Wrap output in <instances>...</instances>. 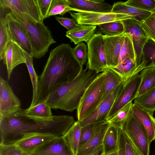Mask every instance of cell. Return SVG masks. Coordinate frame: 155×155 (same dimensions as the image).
<instances>
[{
    "instance_id": "6da1fadb",
    "label": "cell",
    "mask_w": 155,
    "mask_h": 155,
    "mask_svg": "<svg viewBox=\"0 0 155 155\" xmlns=\"http://www.w3.org/2000/svg\"><path fill=\"white\" fill-rule=\"evenodd\" d=\"M75 122L73 117L68 115H54L51 120H42L31 118L19 111L0 115V143L14 144L26 135L36 133L63 137Z\"/></svg>"
},
{
    "instance_id": "7a4b0ae2",
    "label": "cell",
    "mask_w": 155,
    "mask_h": 155,
    "mask_svg": "<svg viewBox=\"0 0 155 155\" xmlns=\"http://www.w3.org/2000/svg\"><path fill=\"white\" fill-rule=\"evenodd\" d=\"M83 68L69 44L63 43L51 50L39 76L37 104L45 102L54 90L74 80Z\"/></svg>"
},
{
    "instance_id": "3957f363",
    "label": "cell",
    "mask_w": 155,
    "mask_h": 155,
    "mask_svg": "<svg viewBox=\"0 0 155 155\" xmlns=\"http://www.w3.org/2000/svg\"><path fill=\"white\" fill-rule=\"evenodd\" d=\"M99 73L87 67L82 69L74 80L60 85L54 90L45 102L54 109L68 112L77 110L85 91Z\"/></svg>"
},
{
    "instance_id": "277c9868",
    "label": "cell",
    "mask_w": 155,
    "mask_h": 155,
    "mask_svg": "<svg viewBox=\"0 0 155 155\" xmlns=\"http://www.w3.org/2000/svg\"><path fill=\"white\" fill-rule=\"evenodd\" d=\"M10 12L26 29L33 57L41 58L48 51L50 45L56 43L51 31L43 22L38 21L28 15L16 11H10Z\"/></svg>"
},
{
    "instance_id": "5b68a950",
    "label": "cell",
    "mask_w": 155,
    "mask_h": 155,
    "mask_svg": "<svg viewBox=\"0 0 155 155\" xmlns=\"http://www.w3.org/2000/svg\"><path fill=\"white\" fill-rule=\"evenodd\" d=\"M105 76L102 72L88 87L77 109L78 120L82 121L93 112L101 102L104 88Z\"/></svg>"
},
{
    "instance_id": "8992f818",
    "label": "cell",
    "mask_w": 155,
    "mask_h": 155,
    "mask_svg": "<svg viewBox=\"0 0 155 155\" xmlns=\"http://www.w3.org/2000/svg\"><path fill=\"white\" fill-rule=\"evenodd\" d=\"M120 129L142 155H149L150 144L147 133L132 110Z\"/></svg>"
},
{
    "instance_id": "52a82bcc",
    "label": "cell",
    "mask_w": 155,
    "mask_h": 155,
    "mask_svg": "<svg viewBox=\"0 0 155 155\" xmlns=\"http://www.w3.org/2000/svg\"><path fill=\"white\" fill-rule=\"evenodd\" d=\"M88 60L87 67L97 73L108 67L105 53L103 35L96 33L87 43Z\"/></svg>"
},
{
    "instance_id": "ba28073f",
    "label": "cell",
    "mask_w": 155,
    "mask_h": 155,
    "mask_svg": "<svg viewBox=\"0 0 155 155\" xmlns=\"http://www.w3.org/2000/svg\"><path fill=\"white\" fill-rule=\"evenodd\" d=\"M71 16L81 25H98L104 23L113 21H122L134 19L132 16L122 14L114 13H98L86 12H68Z\"/></svg>"
},
{
    "instance_id": "9c48e42d",
    "label": "cell",
    "mask_w": 155,
    "mask_h": 155,
    "mask_svg": "<svg viewBox=\"0 0 155 155\" xmlns=\"http://www.w3.org/2000/svg\"><path fill=\"white\" fill-rule=\"evenodd\" d=\"M141 81V77L139 73L125 82L121 91L113 105L106 121L110 120L120 109L136 97Z\"/></svg>"
},
{
    "instance_id": "30bf717a",
    "label": "cell",
    "mask_w": 155,
    "mask_h": 155,
    "mask_svg": "<svg viewBox=\"0 0 155 155\" xmlns=\"http://www.w3.org/2000/svg\"><path fill=\"white\" fill-rule=\"evenodd\" d=\"M125 33L131 37L134 49L137 66L140 64L143 47L149 39L140 25V22L134 19L121 21Z\"/></svg>"
},
{
    "instance_id": "8fae6325",
    "label": "cell",
    "mask_w": 155,
    "mask_h": 155,
    "mask_svg": "<svg viewBox=\"0 0 155 155\" xmlns=\"http://www.w3.org/2000/svg\"><path fill=\"white\" fill-rule=\"evenodd\" d=\"M5 19L12 41L32 56L31 45L25 28L13 17L10 12L5 15Z\"/></svg>"
},
{
    "instance_id": "7c38bea8",
    "label": "cell",
    "mask_w": 155,
    "mask_h": 155,
    "mask_svg": "<svg viewBox=\"0 0 155 155\" xmlns=\"http://www.w3.org/2000/svg\"><path fill=\"white\" fill-rule=\"evenodd\" d=\"M125 82L123 81L115 89L107 96L97 108L80 122L81 127L88 124L106 121L107 116L117 97L121 91Z\"/></svg>"
},
{
    "instance_id": "4fadbf2b",
    "label": "cell",
    "mask_w": 155,
    "mask_h": 155,
    "mask_svg": "<svg viewBox=\"0 0 155 155\" xmlns=\"http://www.w3.org/2000/svg\"><path fill=\"white\" fill-rule=\"evenodd\" d=\"M19 100L13 93L8 82L0 78V115L15 114L21 109Z\"/></svg>"
},
{
    "instance_id": "5bb4252c",
    "label": "cell",
    "mask_w": 155,
    "mask_h": 155,
    "mask_svg": "<svg viewBox=\"0 0 155 155\" xmlns=\"http://www.w3.org/2000/svg\"><path fill=\"white\" fill-rule=\"evenodd\" d=\"M0 8L9 9L28 15L36 21L43 22L37 0H0Z\"/></svg>"
},
{
    "instance_id": "9a60e30c",
    "label": "cell",
    "mask_w": 155,
    "mask_h": 155,
    "mask_svg": "<svg viewBox=\"0 0 155 155\" xmlns=\"http://www.w3.org/2000/svg\"><path fill=\"white\" fill-rule=\"evenodd\" d=\"M126 36L124 32L113 35H103L104 46L108 67L113 68L118 64L120 53Z\"/></svg>"
},
{
    "instance_id": "2e32d148",
    "label": "cell",
    "mask_w": 155,
    "mask_h": 155,
    "mask_svg": "<svg viewBox=\"0 0 155 155\" xmlns=\"http://www.w3.org/2000/svg\"><path fill=\"white\" fill-rule=\"evenodd\" d=\"M30 155H74L63 137H56L39 147Z\"/></svg>"
},
{
    "instance_id": "e0dca14e",
    "label": "cell",
    "mask_w": 155,
    "mask_h": 155,
    "mask_svg": "<svg viewBox=\"0 0 155 155\" xmlns=\"http://www.w3.org/2000/svg\"><path fill=\"white\" fill-rule=\"evenodd\" d=\"M69 6L75 11L111 13L112 5L104 0H68Z\"/></svg>"
},
{
    "instance_id": "ac0fdd59",
    "label": "cell",
    "mask_w": 155,
    "mask_h": 155,
    "mask_svg": "<svg viewBox=\"0 0 155 155\" xmlns=\"http://www.w3.org/2000/svg\"><path fill=\"white\" fill-rule=\"evenodd\" d=\"M3 63L6 67L8 80L13 69L17 65L25 64V60L21 48L11 41L7 45L4 52Z\"/></svg>"
},
{
    "instance_id": "d6986e66",
    "label": "cell",
    "mask_w": 155,
    "mask_h": 155,
    "mask_svg": "<svg viewBox=\"0 0 155 155\" xmlns=\"http://www.w3.org/2000/svg\"><path fill=\"white\" fill-rule=\"evenodd\" d=\"M57 137L50 134L41 133L26 135L15 144L24 153L30 154L37 148Z\"/></svg>"
},
{
    "instance_id": "ffe728a7",
    "label": "cell",
    "mask_w": 155,
    "mask_h": 155,
    "mask_svg": "<svg viewBox=\"0 0 155 155\" xmlns=\"http://www.w3.org/2000/svg\"><path fill=\"white\" fill-rule=\"evenodd\" d=\"M110 125L107 121L97 122L92 136L86 143L78 150L76 155H84L102 145L104 135Z\"/></svg>"
},
{
    "instance_id": "44dd1931",
    "label": "cell",
    "mask_w": 155,
    "mask_h": 155,
    "mask_svg": "<svg viewBox=\"0 0 155 155\" xmlns=\"http://www.w3.org/2000/svg\"><path fill=\"white\" fill-rule=\"evenodd\" d=\"M132 112L146 130L150 144L152 141L155 140V118L153 115L134 103Z\"/></svg>"
},
{
    "instance_id": "7402d4cb",
    "label": "cell",
    "mask_w": 155,
    "mask_h": 155,
    "mask_svg": "<svg viewBox=\"0 0 155 155\" xmlns=\"http://www.w3.org/2000/svg\"><path fill=\"white\" fill-rule=\"evenodd\" d=\"M51 107L46 102L37 104L26 109H21L19 112L31 118L42 120H48L53 118Z\"/></svg>"
},
{
    "instance_id": "603a6c76",
    "label": "cell",
    "mask_w": 155,
    "mask_h": 155,
    "mask_svg": "<svg viewBox=\"0 0 155 155\" xmlns=\"http://www.w3.org/2000/svg\"><path fill=\"white\" fill-rule=\"evenodd\" d=\"M96 28V26L82 25L79 28L67 31L66 36L75 45L83 41L87 43L95 34Z\"/></svg>"
},
{
    "instance_id": "cb8c5ba5",
    "label": "cell",
    "mask_w": 155,
    "mask_h": 155,
    "mask_svg": "<svg viewBox=\"0 0 155 155\" xmlns=\"http://www.w3.org/2000/svg\"><path fill=\"white\" fill-rule=\"evenodd\" d=\"M112 6L111 12L132 16L135 20L140 22L148 17L152 13L129 6L122 1L115 2Z\"/></svg>"
},
{
    "instance_id": "d4e9b609",
    "label": "cell",
    "mask_w": 155,
    "mask_h": 155,
    "mask_svg": "<svg viewBox=\"0 0 155 155\" xmlns=\"http://www.w3.org/2000/svg\"><path fill=\"white\" fill-rule=\"evenodd\" d=\"M118 129L110 124L104 135L103 141L104 155L117 152L118 149Z\"/></svg>"
},
{
    "instance_id": "484cf974",
    "label": "cell",
    "mask_w": 155,
    "mask_h": 155,
    "mask_svg": "<svg viewBox=\"0 0 155 155\" xmlns=\"http://www.w3.org/2000/svg\"><path fill=\"white\" fill-rule=\"evenodd\" d=\"M137 67L135 60L127 58L116 66L110 68L117 73L125 82L129 78L139 73L140 71L137 69Z\"/></svg>"
},
{
    "instance_id": "4316f807",
    "label": "cell",
    "mask_w": 155,
    "mask_h": 155,
    "mask_svg": "<svg viewBox=\"0 0 155 155\" xmlns=\"http://www.w3.org/2000/svg\"><path fill=\"white\" fill-rule=\"evenodd\" d=\"M102 72L105 76V83L101 102L123 81L121 77L110 68H105Z\"/></svg>"
},
{
    "instance_id": "83f0119b",
    "label": "cell",
    "mask_w": 155,
    "mask_h": 155,
    "mask_svg": "<svg viewBox=\"0 0 155 155\" xmlns=\"http://www.w3.org/2000/svg\"><path fill=\"white\" fill-rule=\"evenodd\" d=\"M139 74L141 81L137 97L155 87V66L143 69Z\"/></svg>"
},
{
    "instance_id": "f1b7e54d",
    "label": "cell",
    "mask_w": 155,
    "mask_h": 155,
    "mask_svg": "<svg viewBox=\"0 0 155 155\" xmlns=\"http://www.w3.org/2000/svg\"><path fill=\"white\" fill-rule=\"evenodd\" d=\"M21 49L24 56L25 64L30 75L32 85L33 97L32 101L30 106L31 107L37 104L39 77L37 75L33 67V57L21 48Z\"/></svg>"
},
{
    "instance_id": "f546056e",
    "label": "cell",
    "mask_w": 155,
    "mask_h": 155,
    "mask_svg": "<svg viewBox=\"0 0 155 155\" xmlns=\"http://www.w3.org/2000/svg\"><path fill=\"white\" fill-rule=\"evenodd\" d=\"M134 104L153 115L155 111V87L137 97Z\"/></svg>"
},
{
    "instance_id": "4dcf8cb0",
    "label": "cell",
    "mask_w": 155,
    "mask_h": 155,
    "mask_svg": "<svg viewBox=\"0 0 155 155\" xmlns=\"http://www.w3.org/2000/svg\"><path fill=\"white\" fill-rule=\"evenodd\" d=\"M155 66V42L149 39L142 50L140 64L137 66L140 71L148 67Z\"/></svg>"
},
{
    "instance_id": "1f68e13d",
    "label": "cell",
    "mask_w": 155,
    "mask_h": 155,
    "mask_svg": "<svg viewBox=\"0 0 155 155\" xmlns=\"http://www.w3.org/2000/svg\"><path fill=\"white\" fill-rule=\"evenodd\" d=\"M81 128L80 122L75 121L63 137L74 155H76L78 149Z\"/></svg>"
},
{
    "instance_id": "d6a6232c",
    "label": "cell",
    "mask_w": 155,
    "mask_h": 155,
    "mask_svg": "<svg viewBox=\"0 0 155 155\" xmlns=\"http://www.w3.org/2000/svg\"><path fill=\"white\" fill-rule=\"evenodd\" d=\"M133 103L130 102L120 109L110 120L107 121L121 128L132 111Z\"/></svg>"
},
{
    "instance_id": "836d02e7",
    "label": "cell",
    "mask_w": 155,
    "mask_h": 155,
    "mask_svg": "<svg viewBox=\"0 0 155 155\" xmlns=\"http://www.w3.org/2000/svg\"><path fill=\"white\" fill-rule=\"evenodd\" d=\"M98 26L99 29L96 33L103 34V35L109 36L117 35L124 31V25L121 21L109 22Z\"/></svg>"
},
{
    "instance_id": "e575fe53",
    "label": "cell",
    "mask_w": 155,
    "mask_h": 155,
    "mask_svg": "<svg viewBox=\"0 0 155 155\" xmlns=\"http://www.w3.org/2000/svg\"><path fill=\"white\" fill-rule=\"evenodd\" d=\"M71 11H75V10L69 6L68 0H52L47 18L56 15L63 16Z\"/></svg>"
},
{
    "instance_id": "d590c367",
    "label": "cell",
    "mask_w": 155,
    "mask_h": 155,
    "mask_svg": "<svg viewBox=\"0 0 155 155\" xmlns=\"http://www.w3.org/2000/svg\"><path fill=\"white\" fill-rule=\"evenodd\" d=\"M125 34L126 38L120 53L117 64L127 58H130L136 61L135 50L132 38L130 35Z\"/></svg>"
},
{
    "instance_id": "8d00e7d4",
    "label": "cell",
    "mask_w": 155,
    "mask_h": 155,
    "mask_svg": "<svg viewBox=\"0 0 155 155\" xmlns=\"http://www.w3.org/2000/svg\"><path fill=\"white\" fill-rule=\"evenodd\" d=\"M0 59L1 60L3 59L7 45L12 40L8 31L5 16L0 13Z\"/></svg>"
},
{
    "instance_id": "74e56055",
    "label": "cell",
    "mask_w": 155,
    "mask_h": 155,
    "mask_svg": "<svg viewBox=\"0 0 155 155\" xmlns=\"http://www.w3.org/2000/svg\"><path fill=\"white\" fill-rule=\"evenodd\" d=\"M140 25L149 39L155 42V11L141 22Z\"/></svg>"
},
{
    "instance_id": "f35d334b",
    "label": "cell",
    "mask_w": 155,
    "mask_h": 155,
    "mask_svg": "<svg viewBox=\"0 0 155 155\" xmlns=\"http://www.w3.org/2000/svg\"><path fill=\"white\" fill-rule=\"evenodd\" d=\"M73 54L80 66L83 67L87 61L88 47L84 43L81 42L77 44L72 48Z\"/></svg>"
},
{
    "instance_id": "ab89813d",
    "label": "cell",
    "mask_w": 155,
    "mask_h": 155,
    "mask_svg": "<svg viewBox=\"0 0 155 155\" xmlns=\"http://www.w3.org/2000/svg\"><path fill=\"white\" fill-rule=\"evenodd\" d=\"M124 3L143 10L152 12L155 11V0H129Z\"/></svg>"
},
{
    "instance_id": "60d3db41",
    "label": "cell",
    "mask_w": 155,
    "mask_h": 155,
    "mask_svg": "<svg viewBox=\"0 0 155 155\" xmlns=\"http://www.w3.org/2000/svg\"><path fill=\"white\" fill-rule=\"evenodd\" d=\"M96 124V123H95L81 127L78 150L86 143L91 138L94 133Z\"/></svg>"
},
{
    "instance_id": "b9f144b4",
    "label": "cell",
    "mask_w": 155,
    "mask_h": 155,
    "mask_svg": "<svg viewBox=\"0 0 155 155\" xmlns=\"http://www.w3.org/2000/svg\"><path fill=\"white\" fill-rule=\"evenodd\" d=\"M24 153L15 144H0V155H24Z\"/></svg>"
},
{
    "instance_id": "7bdbcfd3",
    "label": "cell",
    "mask_w": 155,
    "mask_h": 155,
    "mask_svg": "<svg viewBox=\"0 0 155 155\" xmlns=\"http://www.w3.org/2000/svg\"><path fill=\"white\" fill-rule=\"evenodd\" d=\"M55 18L61 25L67 29L68 31L79 28L82 25L78 24L75 19L73 18L56 16Z\"/></svg>"
},
{
    "instance_id": "ee69618b",
    "label": "cell",
    "mask_w": 155,
    "mask_h": 155,
    "mask_svg": "<svg viewBox=\"0 0 155 155\" xmlns=\"http://www.w3.org/2000/svg\"><path fill=\"white\" fill-rule=\"evenodd\" d=\"M124 134L125 155H142Z\"/></svg>"
},
{
    "instance_id": "f6af8a7d",
    "label": "cell",
    "mask_w": 155,
    "mask_h": 155,
    "mask_svg": "<svg viewBox=\"0 0 155 155\" xmlns=\"http://www.w3.org/2000/svg\"><path fill=\"white\" fill-rule=\"evenodd\" d=\"M39 8L44 19L47 18L52 0H37Z\"/></svg>"
},
{
    "instance_id": "bcb514c9",
    "label": "cell",
    "mask_w": 155,
    "mask_h": 155,
    "mask_svg": "<svg viewBox=\"0 0 155 155\" xmlns=\"http://www.w3.org/2000/svg\"><path fill=\"white\" fill-rule=\"evenodd\" d=\"M118 155H125L124 134L120 128L118 129Z\"/></svg>"
},
{
    "instance_id": "7dc6e473",
    "label": "cell",
    "mask_w": 155,
    "mask_h": 155,
    "mask_svg": "<svg viewBox=\"0 0 155 155\" xmlns=\"http://www.w3.org/2000/svg\"><path fill=\"white\" fill-rule=\"evenodd\" d=\"M84 155H104V150L102 145Z\"/></svg>"
},
{
    "instance_id": "c3c4849f",
    "label": "cell",
    "mask_w": 155,
    "mask_h": 155,
    "mask_svg": "<svg viewBox=\"0 0 155 155\" xmlns=\"http://www.w3.org/2000/svg\"><path fill=\"white\" fill-rule=\"evenodd\" d=\"M106 155H118V152L117 151L115 152Z\"/></svg>"
},
{
    "instance_id": "681fc988",
    "label": "cell",
    "mask_w": 155,
    "mask_h": 155,
    "mask_svg": "<svg viewBox=\"0 0 155 155\" xmlns=\"http://www.w3.org/2000/svg\"><path fill=\"white\" fill-rule=\"evenodd\" d=\"M24 155H30L27 154H24Z\"/></svg>"
}]
</instances>
